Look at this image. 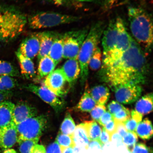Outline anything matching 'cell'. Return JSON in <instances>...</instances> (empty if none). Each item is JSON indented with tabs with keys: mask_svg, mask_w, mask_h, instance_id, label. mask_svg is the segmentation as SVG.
<instances>
[{
	"mask_svg": "<svg viewBox=\"0 0 153 153\" xmlns=\"http://www.w3.org/2000/svg\"><path fill=\"white\" fill-rule=\"evenodd\" d=\"M18 76L19 72L17 69L8 62L0 60V76Z\"/></svg>",
	"mask_w": 153,
	"mask_h": 153,
	"instance_id": "30",
	"label": "cell"
},
{
	"mask_svg": "<svg viewBox=\"0 0 153 153\" xmlns=\"http://www.w3.org/2000/svg\"><path fill=\"white\" fill-rule=\"evenodd\" d=\"M51 1L55 5L59 6L62 4L64 0H51Z\"/></svg>",
	"mask_w": 153,
	"mask_h": 153,
	"instance_id": "48",
	"label": "cell"
},
{
	"mask_svg": "<svg viewBox=\"0 0 153 153\" xmlns=\"http://www.w3.org/2000/svg\"><path fill=\"white\" fill-rule=\"evenodd\" d=\"M153 109V94L149 93L143 96L137 101L135 110L141 114L150 113Z\"/></svg>",
	"mask_w": 153,
	"mask_h": 153,
	"instance_id": "21",
	"label": "cell"
},
{
	"mask_svg": "<svg viewBox=\"0 0 153 153\" xmlns=\"http://www.w3.org/2000/svg\"><path fill=\"white\" fill-rule=\"evenodd\" d=\"M116 133L123 137L127 134L128 131L123 123L117 122H116Z\"/></svg>",
	"mask_w": 153,
	"mask_h": 153,
	"instance_id": "42",
	"label": "cell"
},
{
	"mask_svg": "<svg viewBox=\"0 0 153 153\" xmlns=\"http://www.w3.org/2000/svg\"><path fill=\"white\" fill-rule=\"evenodd\" d=\"M13 94L12 92H2L0 91V103L7 101V99L11 97Z\"/></svg>",
	"mask_w": 153,
	"mask_h": 153,
	"instance_id": "45",
	"label": "cell"
},
{
	"mask_svg": "<svg viewBox=\"0 0 153 153\" xmlns=\"http://www.w3.org/2000/svg\"><path fill=\"white\" fill-rule=\"evenodd\" d=\"M48 56L56 66L63 58V40L62 37H58L53 42L49 51Z\"/></svg>",
	"mask_w": 153,
	"mask_h": 153,
	"instance_id": "22",
	"label": "cell"
},
{
	"mask_svg": "<svg viewBox=\"0 0 153 153\" xmlns=\"http://www.w3.org/2000/svg\"><path fill=\"white\" fill-rule=\"evenodd\" d=\"M89 30L88 28L68 32L62 36L63 58L78 60V54Z\"/></svg>",
	"mask_w": 153,
	"mask_h": 153,
	"instance_id": "8",
	"label": "cell"
},
{
	"mask_svg": "<svg viewBox=\"0 0 153 153\" xmlns=\"http://www.w3.org/2000/svg\"><path fill=\"white\" fill-rule=\"evenodd\" d=\"M36 34L40 43V50L38 55V60L39 61L43 57L48 56L51 47L58 36L50 32H41Z\"/></svg>",
	"mask_w": 153,
	"mask_h": 153,
	"instance_id": "16",
	"label": "cell"
},
{
	"mask_svg": "<svg viewBox=\"0 0 153 153\" xmlns=\"http://www.w3.org/2000/svg\"><path fill=\"white\" fill-rule=\"evenodd\" d=\"M76 126L71 115L69 113L66 114L61 125L60 132L64 134L72 137Z\"/></svg>",
	"mask_w": 153,
	"mask_h": 153,
	"instance_id": "28",
	"label": "cell"
},
{
	"mask_svg": "<svg viewBox=\"0 0 153 153\" xmlns=\"http://www.w3.org/2000/svg\"><path fill=\"white\" fill-rule=\"evenodd\" d=\"M40 46L39 38L36 34H34L24 39L18 51L24 56L32 60L38 55Z\"/></svg>",
	"mask_w": 153,
	"mask_h": 153,
	"instance_id": "13",
	"label": "cell"
},
{
	"mask_svg": "<svg viewBox=\"0 0 153 153\" xmlns=\"http://www.w3.org/2000/svg\"><path fill=\"white\" fill-rule=\"evenodd\" d=\"M16 54L20 63L22 74L28 79L35 77V68L31 59L24 56L18 51L16 52Z\"/></svg>",
	"mask_w": 153,
	"mask_h": 153,
	"instance_id": "20",
	"label": "cell"
},
{
	"mask_svg": "<svg viewBox=\"0 0 153 153\" xmlns=\"http://www.w3.org/2000/svg\"><path fill=\"white\" fill-rule=\"evenodd\" d=\"M77 17L53 12H41L34 15L29 19L30 28L38 29L53 27L70 23L78 20Z\"/></svg>",
	"mask_w": 153,
	"mask_h": 153,
	"instance_id": "7",
	"label": "cell"
},
{
	"mask_svg": "<svg viewBox=\"0 0 153 153\" xmlns=\"http://www.w3.org/2000/svg\"><path fill=\"white\" fill-rule=\"evenodd\" d=\"M46 153H62V152L60 146L55 141L48 147Z\"/></svg>",
	"mask_w": 153,
	"mask_h": 153,
	"instance_id": "43",
	"label": "cell"
},
{
	"mask_svg": "<svg viewBox=\"0 0 153 153\" xmlns=\"http://www.w3.org/2000/svg\"><path fill=\"white\" fill-rule=\"evenodd\" d=\"M102 36L103 54L125 51L131 46L133 40L119 17L111 21Z\"/></svg>",
	"mask_w": 153,
	"mask_h": 153,
	"instance_id": "3",
	"label": "cell"
},
{
	"mask_svg": "<svg viewBox=\"0 0 153 153\" xmlns=\"http://www.w3.org/2000/svg\"><path fill=\"white\" fill-rule=\"evenodd\" d=\"M102 59L101 49L97 47L90 60L89 66L92 70L96 71L100 68Z\"/></svg>",
	"mask_w": 153,
	"mask_h": 153,
	"instance_id": "32",
	"label": "cell"
},
{
	"mask_svg": "<svg viewBox=\"0 0 153 153\" xmlns=\"http://www.w3.org/2000/svg\"><path fill=\"white\" fill-rule=\"evenodd\" d=\"M37 115V109L27 102H19L15 105L13 117V121L16 125Z\"/></svg>",
	"mask_w": 153,
	"mask_h": 153,
	"instance_id": "12",
	"label": "cell"
},
{
	"mask_svg": "<svg viewBox=\"0 0 153 153\" xmlns=\"http://www.w3.org/2000/svg\"><path fill=\"white\" fill-rule=\"evenodd\" d=\"M25 88L37 95L42 100L50 105L56 112H60L64 108V102L59 97L45 86H39L30 84L25 86Z\"/></svg>",
	"mask_w": 153,
	"mask_h": 153,
	"instance_id": "9",
	"label": "cell"
},
{
	"mask_svg": "<svg viewBox=\"0 0 153 153\" xmlns=\"http://www.w3.org/2000/svg\"><path fill=\"white\" fill-rule=\"evenodd\" d=\"M143 115L135 110L131 111V117L123 123L128 131L135 132L139 124L142 121Z\"/></svg>",
	"mask_w": 153,
	"mask_h": 153,
	"instance_id": "27",
	"label": "cell"
},
{
	"mask_svg": "<svg viewBox=\"0 0 153 153\" xmlns=\"http://www.w3.org/2000/svg\"><path fill=\"white\" fill-rule=\"evenodd\" d=\"M60 149L62 153H74V148L72 147Z\"/></svg>",
	"mask_w": 153,
	"mask_h": 153,
	"instance_id": "47",
	"label": "cell"
},
{
	"mask_svg": "<svg viewBox=\"0 0 153 153\" xmlns=\"http://www.w3.org/2000/svg\"><path fill=\"white\" fill-rule=\"evenodd\" d=\"M149 68L146 53L133 39L127 50L103 54L101 75L113 87L126 84L140 85L146 82Z\"/></svg>",
	"mask_w": 153,
	"mask_h": 153,
	"instance_id": "1",
	"label": "cell"
},
{
	"mask_svg": "<svg viewBox=\"0 0 153 153\" xmlns=\"http://www.w3.org/2000/svg\"><path fill=\"white\" fill-rule=\"evenodd\" d=\"M30 153H46V149L43 145L37 144L33 147Z\"/></svg>",
	"mask_w": 153,
	"mask_h": 153,
	"instance_id": "44",
	"label": "cell"
},
{
	"mask_svg": "<svg viewBox=\"0 0 153 153\" xmlns=\"http://www.w3.org/2000/svg\"><path fill=\"white\" fill-rule=\"evenodd\" d=\"M67 82L62 69L59 68L47 76L44 83L50 91L59 97H62L65 93L64 88Z\"/></svg>",
	"mask_w": 153,
	"mask_h": 153,
	"instance_id": "11",
	"label": "cell"
},
{
	"mask_svg": "<svg viewBox=\"0 0 153 153\" xmlns=\"http://www.w3.org/2000/svg\"><path fill=\"white\" fill-rule=\"evenodd\" d=\"M135 132L137 136L143 140H148L152 138L153 135L152 122L148 118H145L139 124Z\"/></svg>",
	"mask_w": 153,
	"mask_h": 153,
	"instance_id": "23",
	"label": "cell"
},
{
	"mask_svg": "<svg viewBox=\"0 0 153 153\" xmlns=\"http://www.w3.org/2000/svg\"><path fill=\"white\" fill-rule=\"evenodd\" d=\"M97 105L96 103L90 94L89 89L87 88L78 103L76 108L82 112H90Z\"/></svg>",
	"mask_w": 153,
	"mask_h": 153,
	"instance_id": "25",
	"label": "cell"
},
{
	"mask_svg": "<svg viewBox=\"0 0 153 153\" xmlns=\"http://www.w3.org/2000/svg\"><path fill=\"white\" fill-rule=\"evenodd\" d=\"M48 120L44 115L28 118L16 125L18 141L39 139L46 128Z\"/></svg>",
	"mask_w": 153,
	"mask_h": 153,
	"instance_id": "6",
	"label": "cell"
},
{
	"mask_svg": "<svg viewBox=\"0 0 153 153\" xmlns=\"http://www.w3.org/2000/svg\"><path fill=\"white\" fill-rule=\"evenodd\" d=\"M18 85V83L12 76L3 75L0 76V91L8 92Z\"/></svg>",
	"mask_w": 153,
	"mask_h": 153,
	"instance_id": "29",
	"label": "cell"
},
{
	"mask_svg": "<svg viewBox=\"0 0 153 153\" xmlns=\"http://www.w3.org/2000/svg\"><path fill=\"white\" fill-rule=\"evenodd\" d=\"M15 105L7 100L0 103V130L14 123L13 114Z\"/></svg>",
	"mask_w": 153,
	"mask_h": 153,
	"instance_id": "17",
	"label": "cell"
},
{
	"mask_svg": "<svg viewBox=\"0 0 153 153\" xmlns=\"http://www.w3.org/2000/svg\"><path fill=\"white\" fill-rule=\"evenodd\" d=\"M106 131L109 134L111 137L116 132V123L114 119L107 123L104 127Z\"/></svg>",
	"mask_w": 153,
	"mask_h": 153,
	"instance_id": "41",
	"label": "cell"
},
{
	"mask_svg": "<svg viewBox=\"0 0 153 153\" xmlns=\"http://www.w3.org/2000/svg\"><path fill=\"white\" fill-rule=\"evenodd\" d=\"M61 69L70 87L73 85L80 74V68L78 60L68 59Z\"/></svg>",
	"mask_w": 153,
	"mask_h": 153,
	"instance_id": "15",
	"label": "cell"
},
{
	"mask_svg": "<svg viewBox=\"0 0 153 153\" xmlns=\"http://www.w3.org/2000/svg\"><path fill=\"white\" fill-rule=\"evenodd\" d=\"M72 137L76 146L86 149L88 148L90 141L85 123L76 126Z\"/></svg>",
	"mask_w": 153,
	"mask_h": 153,
	"instance_id": "18",
	"label": "cell"
},
{
	"mask_svg": "<svg viewBox=\"0 0 153 153\" xmlns=\"http://www.w3.org/2000/svg\"><path fill=\"white\" fill-rule=\"evenodd\" d=\"M27 23L24 15L12 9L0 5V45L18 37Z\"/></svg>",
	"mask_w": 153,
	"mask_h": 153,
	"instance_id": "5",
	"label": "cell"
},
{
	"mask_svg": "<svg viewBox=\"0 0 153 153\" xmlns=\"http://www.w3.org/2000/svg\"><path fill=\"white\" fill-rule=\"evenodd\" d=\"M76 1L81 2H92L94 1L95 0H74Z\"/></svg>",
	"mask_w": 153,
	"mask_h": 153,
	"instance_id": "50",
	"label": "cell"
},
{
	"mask_svg": "<svg viewBox=\"0 0 153 153\" xmlns=\"http://www.w3.org/2000/svg\"><path fill=\"white\" fill-rule=\"evenodd\" d=\"M111 141V137L104 127L101 133L100 137L97 142L100 145L101 148H102L106 143Z\"/></svg>",
	"mask_w": 153,
	"mask_h": 153,
	"instance_id": "37",
	"label": "cell"
},
{
	"mask_svg": "<svg viewBox=\"0 0 153 153\" xmlns=\"http://www.w3.org/2000/svg\"><path fill=\"white\" fill-rule=\"evenodd\" d=\"M106 111V108L105 105H97L90 112L91 117L94 121L98 122Z\"/></svg>",
	"mask_w": 153,
	"mask_h": 153,
	"instance_id": "36",
	"label": "cell"
},
{
	"mask_svg": "<svg viewBox=\"0 0 153 153\" xmlns=\"http://www.w3.org/2000/svg\"><path fill=\"white\" fill-rule=\"evenodd\" d=\"M84 123L87 130L89 141H98L102 131L100 126L94 120L85 122Z\"/></svg>",
	"mask_w": 153,
	"mask_h": 153,
	"instance_id": "26",
	"label": "cell"
},
{
	"mask_svg": "<svg viewBox=\"0 0 153 153\" xmlns=\"http://www.w3.org/2000/svg\"><path fill=\"white\" fill-rule=\"evenodd\" d=\"M113 119H114L113 115L110 112L106 111L101 117L99 120L98 123L100 124V125L104 127L107 123Z\"/></svg>",
	"mask_w": 153,
	"mask_h": 153,
	"instance_id": "40",
	"label": "cell"
},
{
	"mask_svg": "<svg viewBox=\"0 0 153 153\" xmlns=\"http://www.w3.org/2000/svg\"><path fill=\"white\" fill-rule=\"evenodd\" d=\"M18 141V133L14 123L0 130V148L5 149L10 148Z\"/></svg>",
	"mask_w": 153,
	"mask_h": 153,
	"instance_id": "14",
	"label": "cell"
},
{
	"mask_svg": "<svg viewBox=\"0 0 153 153\" xmlns=\"http://www.w3.org/2000/svg\"><path fill=\"white\" fill-rule=\"evenodd\" d=\"M56 65L48 56L41 59L39 60L38 68V73L39 78L47 76L54 70Z\"/></svg>",
	"mask_w": 153,
	"mask_h": 153,
	"instance_id": "24",
	"label": "cell"
},
{
	"mask_svg": "<svg viewBox=\"0 0 153 153\" xmlns=\"http://www.w3.org/2000/svg\"><path fill=\"white\" fill-rule=\"evenodd\" d=\"M118 0H104L105 6L107 8H110Z\"/></svg>",
	"mask_w": 153,
	"mask_h": 153,
	"instance_id": "46",
	"label": "cell"
},
{
	"mask_svg": "<svg viewBox=\"0 0 153 153\" xmlns=\"http://www.w3.org/2000/svg\"><path fill=\"white\" fill-rule=\"evenodd\" d=\"M3 153H17V152L14 149H8L4 151Z\"/></svg>",
	"mask_w": 153,
	"mask_h": 153,
	"instance_id": "49",
	"label": "cell"
},
{
	"mask_svg": "<svg viewBox=\"0 0 153 153\" xmlns=\"http://www.w3.org/2000/svg\"><path fill=\"white\" fill-rule=\"evenodd\" d=\"M89 93L97 105H105L109 98V89L105 85L96 86L89 91Z\"/></svg>",
	"mask_w": 153,
	"mask_h": 153,
	"instance_id": "19",
	"label": "cell"
},
{
	"mask_svg": "<svg viewBox=\"0 0 153 153\" xmlns=\"http://www.w3.org/2000/svg\"><path fill=\"white\" fill-rule=\"evenodd\" d=\"M39 140V139L28 140L19 143L20 153H30L32 149L37 144Z\"/></svg>",
	"mask_w": 153,
	"mask_h": 153,
	"instance_id": "34",
	"label": "cell"
},
{
	"mask_svg": "<svg viewBox=\"0 0 153 153\" xmlns=\"http://www.w3.org/2000/svg\"><path fill=\"white\" fill-rule=\"evenodd\" d=\"M151 150L144 143H136L132 150L131 153H151Z\"/></svg>",
	"mask_w": 153,
	"mask_h": 153,
	"instance_id": "39",
	"label": "cell"
},
{
	"mask_svg": "<svg viewBox=\"0 0 153 153\" xmlns=\"http://www.w3.org/2000/svg\"><path fill=\"white\" fill-rule=\"evenodd\" d=\"M55 142L59 145L60 148L69 147L74 148L76 146L71 136L64 134L60 132L57 135Z\"/></svg>",
	"mask_w": 153,
	"mask_h": 153,
	"instance_id": "31",
	"label": "cell"
},
{
	"mask_svg": "<svg viewBox=\"0 0 153 153\" xmlns=\"http://www.w3.org/2000/svg\"><path fill=\"white\" fill-rule=\"evenodd\" d=\"M128 15L130 28L135 41L146 51H150L153 44L152 19L142 7H130Z\"/></svg>",
	"mask_w": 153,
	"mask_h": 153,
	"instance_id": "2",
	"label": "cell"
},
{
	"mask_svg": "<svg viewBox=\"0 0 153 153\" xmlns=\"http://www.w3.org/2000/svg\"><path fill=\"white\" fill-rule=\"evenodd\" d=\"M108 112L112 115L117 113L120 111L125 108L119 102L114 101L111 102L108 105Z\"/></svg>",
	"mask_w": 153,
	"mask_h": 153,
	"instance_id": "38",
	"label": "cell"
},
{
	"mask_svg": "<svg viewBox=\"0 0 153 153\" xmlns=\"http://www.w3.org/2000/svg\"><path fill=\"white\" fill-rule=\"evenodd\" d=\"M122 140L128 150L131 152L138 140V137L135 132L128 131Z\"/></svg>",
	"mask_w": 153,
	"mask_h": 153,
	"instance_id": "33",
	"label": "cell"
},
{
	"mask_svg": "<svg viewBox=\"0 0 153 153\" xmlns=\"http://www.w3.org/2000/svg\"><path fill=\"white\" fill-rule=\"evenodd\" d=\"M114 88L116 100L125 104L135 102L141 96L143 91L140 85L133 84L120 85Z\"/></svg>",
	"mask_w": 153,
	"mask_h": 153,
	"instance_id": "10",
	"label": "cell"
},
{
	"mask_svg": "<svg viewBox=\"0 0 153 153\" xmlns=\"http://www.w3.org/2000/svg\"><path fill=\"white\" fill-rule=\"evenodd\" d=\"M105 29L104 23L99 21L94 24L89 30L87 36L80 49L78 57L80 68L82 85L87 81L89 74L90 60L96 50Z\"/></svg>",
	"mask_w": 153,
	"mask_h": 153,
	"instance_id": "4",
	"label": "cell"
},
{
	"mask_svg": "<svg viewBox=\"0 0 153 153\" xmlns=\"http://www.w3.org/2000/svg\"><path fill=\"white\" fill-rule=\"evenodd\" d=\"M113 116L116 122L123 123L131 117V113L128 109L124 108Z\"/></svg>",
	"mask_w": 153,
	"mask_h": 153,
	"instance_id": "35",
	"label": "cell"
}]
</instances>
